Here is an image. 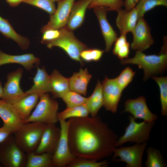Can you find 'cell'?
<instances>
[{"label": "cell", "instance_id": "1", "mask_svg": "<svg viewBox=\"0 0 167 167\" xmlns=\"http://www.w3.org/2000/svg\"><path fill=\"white\" fill-rule=\"evenodd\" d=\"M68 120V144L74 156L100 161L113 154L118 136L99 117Z\"/></svg>", "mask_w": 167, "mask_h": 167}, {"label": "cell", "instance_id": "2", "mask_svg": "<svg viewBox=\"0 0 167 167\" xmlns=\"http://www.w3.org/2000/svg\"><path fill=\"white\" fill-rule=\"evenodd\" d=\"M122 64L136 65L144 71L143 80H147L150 77L161 74L167 67V46L163 45L158 55H146L143 52L136 50L134 56L120 60Z\"/></svg>", "mask_w": 167, "mask_h": 167}, {"label": "cell", "instance_id": "3", "mask_svg": "<svg viewBox=\"0 0 167 167\" xmlns=\"http://www.w3.org/2000/svg\"><path fill=\"white\" fill-rule=\"evenodd\" d=\"M46 125L40 122L24 123L13 135L18 146L27 154L34 152Z\"/></svg>", "mask_w": 167, "mask_h": 167}, {"label": "cell", "instance_id": "4", "mask_svg": "<svg viewBox=\"0 0 167 167\" xmlns=\"http://www.w3.org/2000/svg\"><path fill=\"white\" fill-rule=\"evenodd\" d=\"M58 103L48 93L40 96L34 111L24 123L40 122L45 125L56 124L58 121Z\"/></svg>", "mask_w": 167, "mask_h": 167}, {"label": "cell", "instance_id": "5", "mask_svg": "<svg viewBox=\"0 0 167 167\" xmlns=\"http://www.w3.org/2000/svg\"><path fill=\"white\" fill-rule=\"evenodd\" d=\"M61 34L57 39L47 44V47L52 49L54 47H58L63 50L70 58L79 62L82 65L83 61L80 57V54L87 46L79 40L75 36L73 31L66 26L60 28Z\"/></svg>", "mask_w": 167, "mask_h": 167}, {"label": "cell", "instance_id": "6", "mask_svg": "<svg viewBox=\"0 0 167 167\" xmlns=\"http://www.w3.org/2000/svg\"><path fill=\"white\" fill-rule=\"evenodd\" d=\"M129 123L126 128L123 135L118 139L116 148L127 142L142 143L149 140L151 131L155 121L138 122L131 115L129 117Z\"/></svg>", "mask_w": 167, "mask_h": 167}, {"label": "cell", "instance_id": "7", "mask_svg": "<svg viewBox=\"0 0 167 167\" xmlns=\"http://www.w3.org/2000/svg\"><path fill=\"white\" fill-rule=\"evenodd\" d=\"M27 155L16 143L13 134L0 144V164L3 167H25Z\"/></svg>", "mask_w": 167, "mask_h": 167}, {"label": "cell", "instance_id": "8", "mask_svg": "<svg viewBox=\"0 0 167 167\" xmlns=\"http://www.w3.org/2000/svg\"><path fill=\"white\" fill-rule=\"evenodd\" d=\"M147 145V142H145L116 148L113 154V159L116 162H124L126 167H142V157Z\"/></svg>", "mask_w": 167, "mask_h": 167}, {"label": "cell", "instance_id": "9", "mask_svg": "<svg viewBox=\"0 0 167 167\" xmlns=\"http://www.w3.org/2000/svg\"><path fill=\"white\" fill-rule=\"evenodd\" d=\"M60 122L61 135L52 160L55 167H65L76 157L71 152L68 142V130L69 121L61 119Z\"/></svg>", "mask_w": 167, "mask_h": 167}, {"label": "cell", "instance_id": "10", "mask_svg": "<svg viewBox=\"0 0 167 167\" xmlns=\"http://www.w3.org/2000/svg\"><path fill=\"white\" fill-rule=\"evenodd\" d=\"M23 73V69L20 68L8 74L6 82L3 88L2 99L13 104L27 96L20 85Z\"/></svg>", "mask_w": 167, "mask_h": 167}, {"label": "cell", "instance_id": "11", "mask_svg": "<svg viewBox=\"0 0 167 167\" xmlns=\"http://www.w3.org/2000/svg\"><path fill=\"white\" fill-rule=\"evenodd\" d=\"M131 32L133 35V40L131 48L133 50L143 52L149 48L154 43L150 27L143 17L139 19Z\"/></svg>", "mask_w": 167, "mask_h": 167}, {"label": "cell", "instance_id": "12", "mask_svg": "<svg viewBox=\"0 0 167 167\" xmlns=\"http://www.w3.org/2000/svg\"><path fill=\"white\" fill-rule=\"evenodd\" d=\"M103 106L108 111L116 113L122 91L118 85L115 79L105 77L102 82Z\"/></svg>", "mask_w": 167, "mask_h": 167}, {"label": "cell", "instance_id": "13", "mask_svg": "<svg viewBox=\"0 0 167 167\" xmlns=\"http://www.w3.org/2000/svg\"><path fill=\"white\" fill-rule=\"evenodd\" d=\"M124 112H128L135 119H140L143 121L151 122L156 121L158 116L152 113L147 105L146 99L143 96L134 99L127 100L124 104Z\"/></svg>", "mask_w": 167, "mask_h": 167}, {"label": "cell", "instance_id": "14", "mask_svg": "<svg viewBox=\"0 0 167 167\" xmlns=\"http://www.w3.org/2000/svg\"><path fill=\"white\" fill-rule=\"evenodd\" d=\"M61 135L60 128L55 124L47 125L37 148L36 154L48 153L53 155L57 148Z\"/></svg>", "mask_w": 167, "mask_h": 167}, {"label": "cell", "instance_id": "15", "mask_svg": "<svg viewBox=\"0 0 167 167\" xmlns=\"http://www.w3.org/2000/svg\"><path fill=\"white\" fill-rule=\"evenodd\" d=\"M75 0H62L58 2L55 12L50 16L48 23L41 29L42 33L49 29H59L67 24L72 6Z\"/></svg>", "mask_w": 167, "mask_h": 167}, {"label": "cell", "instance_id": "16", "mask_svg": "<svg viewBox=\"0 0 167 167\" xmlns=\"http://www.w3.org/2000/svg\"><path fill=\"white\" fill-rule=\"evenodd\" d=\"M0 117L3 126L12 134L18 130L24 123L13 104L0 99Z\"/></svg>", "mask_w": 167, "mask_h": 167}, {"label": "cell", "instance_id": "17", "mask_svg": "<svg viewBox=\"0 0 167 167\" xmlns=\"http://www.w3.org/2000/svg\"><path fill=\"white\" fill-rule=\"evenodd\" d=\"M98 20L102 34L105 44V51L110 50L113 43L118 38V34L108 22L107 17L108 8L104 6L93 8Z\"/></svg>", "mask_w": 167, "mask_h": 167}, {"label": "cell", "instance_id": "18", "mask_svg": "<svg viewBox=\"0 0 167 167\" xmlns=\"http://www.w3.org/2000/svg\"><path fill=\"white\" fill-rule=\"evenodd\" d=\"M92 0H79L75 2L72 6L66 27L73 31L83 24L86 10Z\"/></svg>", "mask_w": 167, "mask_h": 167}, {"label": "cell", "instance_id": "19", "mask_svg": "<svg viewBox=\"0 0 167 167\" xmlns=\"http://www.w3.org/2000/svg\"><path fill=\"white\" fill-rule=\"evenodd\" d=\"M116 23L121 34L132 32L139 19L138 12L135 8L130 10H120L118 11Z\"/></svg>", "mask_w": 167, "mask_h": 167}, {"label": "cell", "instance_id": "20", "mask_svg": "<svg viewBox=\"0 0 167 167\" xmlns=\"http://www.w3.org/2000/svg\"><path fill=\"white\" fill-rule=\"evenodd\" d=\"M33 81L32 86L25 92L27 95L34 94L40 96L44 94L50 92V76L47 73L44 67L41 68L37 67Z\"/></svg>", "mask_w": 167, "mask_h": 167}, {"label": "cell", "instance_id": "21", "mask_svg": "<svg viewBox=\"0 0 167 167\" xmlns=\"http://www.w3.org/2000/svg\"><path fill=\"white\" fill-rule=\"evenodd\" d=\"M40 62L39 59L32 54L12 55L6 54L0 49V66L11 63L19 64L28 71H30Z\"/></svg>", "mask_w": 167, "mask_h": 167}, {"label": "cell", "instance_id": "22", "mask_svg": "<svg viewBox=\"0 0 167 167\" xmlns=\"http://www.w3.org/2000/svg\"><path fill=\"white\" fill-rule=\"evenodd\" d=\"M92 77L87 68L84 70L81 68L78 72L74 73L69 78L70 90L85 96L88 85Z\"/></svg>", "mask_w": 167, "mask_h": 167}, {"label": "cell", "instance_id": "23", "mask_svg": "<svg viewBox=\"0 0 167 167\" xmlns=\"http://www.w3.org/2000/svg\"><path fill=\"white\" fill-rule=\"evenodd\" d=\"M50 76V92L53 97L62 98L70 90L69 78L64 77L56 70L53 71Z\"/></svg>", "mask_w": 167, "mask_h": 167}, {"label": "cell", "instance_id": "24", "mask_svg": "<svg viewBox=\"0 0 167 167\" xmlns=\"http://www.w3.org/2000/svg\"><path fill=\"white\" fill-rule=\"evenodd\" d=\"M0 32L6 38L15 42L22 49L26 50L28 48L30 45L28 39L16 32L9 21L1 16Z\"/></svg>", "mask_w": 167, "mask_h": 167}, {"label": "cell", "instance_id": "25", "mask_svg": "<svg viewBox=\"0 0 167 167\" xmlns=\"http://www.w3.org/2000/svg\"><path fill=\"white\" fill-rule=\"evenodd\" d=\"M39 97L40 96L36 94L28 95L13 104L24 123L37 105Z\"/></svg>", "mask_w": 167, "mask_h": 167}, {"label": "cell", "instance_id": "26", "mask_svg": "<svg viewBox=\"0 0 167 167\" xmlns=\"http://www.w3.org/2000/svg\"><path fill=\"white\" fill-rule=\"evenodd\" d=\"M86 105L92 117L97 116L99 109L103 106L102 84L99 80L93 93L87 98Z\"/></svg>", "mask_w": 167, "mask_h": 167}, {"label": "cell", "instance_id": "27", "mask_svg": "<svg viewBox=\"0 0 167 167\" xmlns=\"http://www.w3.org/2000/svg\"><path fill=\"white\" fill-rule=\"evenodd\" d=\"M27 155L25 167H55L52 154L46 153L36 154L32 152Z\"/></svg>", "mask_w": 167, "mask_h": 167}, {"label": "cell", "instance_id": "28", "mask_svg": "<svg viewBox=\"0 0 167 167\" xmlns=\"http://www.w3.org/2000/svg\"><path fill=\"white\" fill-rule=\"evenodd\" d=\"M89 113L86 104L71 107H66L58 113V119L65 120L68 118H83L88 116Z\"/></svg>", "mask_w": 167, "mask_h": 167}, {"label": "cell", "instance_id": "29", "mask_svg": "<svg viewBox=\"0 0 167 167\" xmlns=\"http://www.w3.org/2000/svg\"><path fill=\"white\" fill-rule=\"evenodd\" d=\"M147 159L145 163L146 167H166L167 165L161 152L158 149L149 147L146 150Z\"/></svg>", "mask_w": 167, "mask_h": 167}, {"label": "cell", "instance_id": "30", "mask_svg": "<svg viewBox=\"0 0 167 167\" xmlns=\"http://www.w3.org/2000/svg\"><path fill=\"white\" fill-rule=\"evenodd\" d=\"M152 79L156 82L159 87L161 114L167 116V76H153Z\"/></svg>", "mask_w": 167, "mask_h": 167}, {"label": "cell", "instance_id": "31", "mask_svg": "<svg viewBox=\"0 0 167 167\" xmlns=\"http://www.w3.org/2000/svg\"><path fill=\"white\" fill-rule=\"evenodd\" d=\"M158 6H167L165 0H140L135 8L137 10L139 19L143 17L147 12Z\"/></svg>", "mask_w": 167, "mask_h": 167}, {"label": "cell", "instance_id": "32", "mask_svg": "<svg viewBox=\"0 0 167 167\" xmlns=\"http://www.w3.org/2000/svg\"><path fill=\"white\" fill-rule=\"evenodd\" d=\"M109 162L107 160L102 161L84 157H77L66 167H106Z\"/></svg>", "mask_w": 167, "mask_h": 167}, {"label": "cell", "instance_id": "33", "mask_svg": "<svg viewBox=\"0 0 167 167\" xmlns=\"http://www.w3.org/2000/svg\"><path fill=\"white\" fill-rule=\"evenodd\" d=\"M66 105V107H71L86 104L87 98L79 93L69 90L62 98Z\"/></svg>", "mask_w": 167, "mask_h": 167}, {"label": "cell", "instance_id": "34", "mask_svg": "<svg viewBox=\"0 0 167 167\" xmlns=\"http://www.w3.org/2000/svg\"><path fill=\"white\" fill-rule=\"evenodd\" d=\"M123 0H92L88 8H93L97 6L107 7L109 11H118L122 9L123 6Z\"/></svg>", "mask_w": 167, "mask_h": 167}, {"label": "cell", "instance_id": "35", "mask_svg": "<svg viewBox=\"0 0 167 167\" xmlns=\"http://www.w3.org/2000/svg\"><path fill=\"white\" fill-rule=\"evenodd\" d=\"M135 72L129 67L124 69L119 75L115 78L118 86L123 91L132 80Z\"/></svg>", "mask_w": 167, "mask_h": 167}, {"label": "cell", "instance_id": "36", "mask_svg": "<svg viewBox=\"0 0 167 167\" xmlns=\"http://www.w3.org/2000/svg\"><path fill=\"white\" fill-rule=\"evenodd\" d=\"M105 51L97 48L86 49L80 54L81 60L87 62H97L101 58Z\"/></svg>", "mask_w": 167, "mask_h": 167}, {"label": "cell", "instance_id": "37", "mask_svg": "<svg viewBox=\"0 0 167 167\" xmlns=\"http://www.w3.org/2000/svg\"><path fill=\"white\" fill-rule=\"evenodd\" d=\"M24 2L42 9L50 15L53 14L56 9L51 0H27Z\"/></svg>", "mask_w": 167, "mask_h": 167}, {"label": "cell", "instance_id": "38", "mask_svg": "<svg viewBox=\"0 0 167 167\" xmlns=\"http://www.w3.org/2000/svg\"><path fill=\"white\" fill-rule=\"evenodd\" d=\"M41 42L47 44L58 39L61 34L60 29H49L42 32Z\"/></svg>", "mask_w": 167, "mask_h": 167}, {"label": "cell", "instance_id": "39", "mask_svg": "<svg viewBox=\"0 0 167 167\" xmlns=\"http://www.w3.org/2000/svg\"><path fill=\"white\" fill-rule=\"evenodd\" d=\"M126 35V34H121L120 36L115 41L113 50V54L114 55H116L118 50L127 42Z\"/></svg>", "mask_w": 167, "mask_h": 167}, {"label": "cell", "instance_id": "40", "mask_svg": "<svg viewBox=\"0 0 167 167\" xmlns=\"http://www.w3.org/2000/svg\"><path fill=\"white\" fill-rule=\"evenodd\" d=\"M130 52V44L128 42L118 51L116 55L120 60L128 58Z\"/></svg>", "mask_w": 167, "mask_h": 167}, {"label": "cell", "instance_id": "41", "mask_svg": "<svg viewBox=\"0 0 167 167\" xmlns=\"http://www.w3.org/2000/svg\"><path fill=\"white\" fill-rule=\"evenodd\" d=\"M12 134L6 127H0V144L6 140Z\"/></svg>", "mask_w": 167, "mask_h": 167}, {"label": "cell", "instance_id": "42", "mask_svg": "<svg viewBox=\"0 0 167 167\" xmlns=\"http://www.w3.org/2000/svg\"><path fill=\"white\" fill-rule=\"evenodd\" d=\"M140 0H125L124 1L123 6L125 9L130 10L135 8L136 5Z\"/></svg>", "mask_w": 167, "mask_h": 167}, {"label": "cell", "instance_id": "43", "mask_svg": "<svg viewBox=\"0 0 167 167\" xmlns=\"http://www.w3.org/2000/svg\"><path fill=\"white\" fill-rule=\"evenodd\" d=\"M27 0H6L9 5L12 7H15L19 5L22 2H24Z\"/></svg>", "mask_w": 167, "mask_h": 167}, {"label": "cell", "instance_id": "44", "mask_svg": "<svg viewBox=\"0 0 167 167\" xmlns=\"http://www.w3.org/2000/svg\"><path fill=\"white\" fill-rule=\"evenodd\" d=\"M3 93V88L2 87V83L0 81V99H2Z\"/></svg>", "mask_w": 167, "mask_h": 167}, {"label": "cell", "instance_id": "45", "mask_svg": "<svg viewBox=\"0 0 167 167\" xmlns=\"http://www.w3.org/2000/svg\"><path fill=\"white\" fill-rule=\"evenodd\" d=\"M53 2H58L62 0H51Z\"/></svg>", "mask_w": 167, "mask_h": 167}, {"label": "cell", "instance_id": "46", "mask_svg": "<svg viewBox=\"0 0 167 167\" xmlns=\"http://www.w3.org/2000/svg\"><path fill=\"white\" fill-rule=\"evenodd\" d=\"M165 0L167 1V0Z\"/></svg>", "mask_w": 167, "mask_h": 167}]
</instances>
